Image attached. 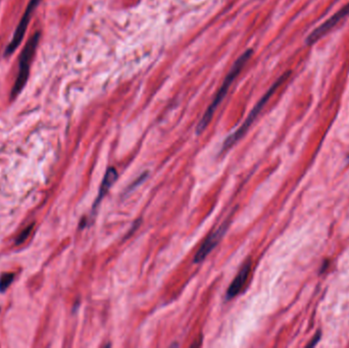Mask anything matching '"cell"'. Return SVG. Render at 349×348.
I'll list each match as a JSON object with an SVG mask.
<instances>
[{"label": "cell", "instance_id": "7", "mask_svg": "<svg viewBox=\"0 0 349 348\" xmlns=\"http://www.w3.org/2000/svg\"><path fill=\"white\" fill-rule=\"evenodd\" d=\"M250 271H251V262L248 261L242 266L240 272H239L238 275L235 277V279L233 280L232 284L229 286L228 290H227V294H226L227 300L232 299V298H234L236 295L240 293V291L242 290V288L244 287V285L248 279Z\"/></svg>", "mask_w": 349, "mask_h": 348}, {"label": "cell", "instance_id": "11", "mask_svg": "<svg viewBox=\"0 0 349 348\" xmlns=\"http://www.w3.org/2000/svg\"><path fill=\"white\" fill-rule=\"evenodd\" d=\"M321 336H322L321 331L316 332V335H315V337L313 338V340H312L310 343H308L306 346H307V347H314V346H316V345L318 343V341H320V339H321Z\"/></svg>", "mask_w": 349, "mask_h": 348}, {"label": "cell", "instance_id": "3", "mask_svg": "<svg viewBox=\"0 0 349 348\" xmlns=\"http://www.w3.org/2000/svg\"><path fill=\"white\" fill-rule=\"evenodd\" d=\"M39 38H40L39 33L34 34L31 38H30L23 49L21 56H19L18 73L15 81L14 87L12 89V98L17 97L22 92L24 87L26 86L30 74V66H31L33 57L35 55L36 49L39 43Z\"/></svg>", "mask_w": 349, "mask_h": 348}, {"label": "cell", "instance_id": "9", "mask_svg": "<svg viewBox=\"0 0 349 348\" xmlns=\"http://www.w3.org/2000/svg\"><path fill=\"white\" fill-rule=\"evenodd\" d=\"M15 280V274L4 273L0 277V292L3 293Z\"/></svg>", "mask_w": 349, "mask_h": 348}, {"label": "cell", "instance_id": "12", "mask_svg": "<svg viewBox=\"0 0 349 348\" xmlns=\"http://www.w3.org/2000/svg\"><path fill=\"white\" fill-rule=\"evenodd\" d=\"M347 161L349 162V153H348V155H347Z\"/></svg>", "mask_w": 349, "mask_h": 348}, {"label": "cell", "instance_id": "1", "mask_svg": "<svg viewBox=\"0 0 349 348\" xmlns=\"http://www.w3.org/2000/svg\"><path fill=\"white\" fill-rule=\"evenodd\" d=\"M253 51L252 49H248V50H246L240 57H239L237 61L235 62V64L233 65L231 71L229 72V74L226 76L225 78V81L223 82V85L221 86V88L218 89V91L215 97V99L213 100V102L211 103V105H209L206 109V112L204 113L203 116L200 121H199L198 125H197V128H196V133L197 134H200L202 133L205 128L208 126V124L211 123L212 118L214 116V114L215 112L216 111L217 106L221 104V102L223 101V99L225 98V96L227 95L228 91H229V88L231 87V85L233 84V82L235 81V79L237 78V76L240 74V72L242 71L243 66H245V64L249 61V58L251 57Z\"/></svg>", "mask_w": 349, "mask_h": 348}, {"label": "cell", "instance_id": "6", "mask_svg": "<svg viewBox=\"0 0 349 348\" xmlns=\"http://www.w3.org/2000/svg\"><path fill=\"white\" fill-rule=\"evenodd\" d=\"M228 225H229V221L223 224L216 231H215L206 238V240L202 243L200 247H199L197 253L194 256V263L202 262L204 258L214 250V248L218 244V242H220L222 240V238L224 237L228 229Z\"/></svg>", "mask_w": 349, "mask_h": 348}, {"label": "cell", "instance_id": "4", "mask_svg": "<svg viewBox=\"0 0 349 348\" xmlns=\"http://www.w3.org/2000/svg\"><path fill=\"white\" fill-rule=\"evenodd\" d=\"M40 1H41V0H31V1H30L29 5L26 8L25 14L21 19V22L18 23V25L16 29L12 41L9 42V44L7 45V47L5 49V55L13 54L16 49L19 45H21L23 39H24V36H25V33L27 31L28 25L30 23V19H31V17H32V14L34 13L35 8L40 3Z\"/></svg>", "mask_w": 349, "mask_h": 348}, {"label": "cell", "instance_id": "2", "mask_svg": "<svg viewBox=\"0 0 349 348\" xmlns=\"http://www.w3.org/2000/svg\"><path fill=\"white\" fill-rule=\"evenodd\" d=\"M291 72H287L285 74H283L280 78L278 79V80L273 84V86L268 89V90L266 91V93L261 98V100H259L257 102V104L253 107L252 111L250 112V114L248 115V116L246 117L245 122L241 125V127L238 129V130L233 133L232 135L229 136L226 141L224 142V145H223V148H222V152L223 151H226L227 149H229L230 147H232L238 140H240V139L244 136V134L247 132V130L249 129V127H250L252 125V123L255 121V118L257 117V116L259 115V113H261L263 111V108L265 107V105L267 103L268 99H270L273 94L278 90V88L280 87L287 79L289 78V76H290Z\"/></svg>", "mask_w": 349, "mask_h": 348}, {"label": "cell", "instance_id": "5", "mask_svg": "<svg viewBox=\"0 0 349 348\" xmlns=\"http://www.w3.org/2000/svg\"><path fill=\"white\" fill-rule=\"evenodd\" d=\"M347 16H349V2L346 5H344L340 11L333 15L330 18H328L326 22H324L322 25L316 28L314 31L307 36L305 40L306 44L313 45L316 43L320 39H322L325 35H327L339 22H341Z\"/></svg>", "mask_w": 349, "mask_h": 348}, {"label": "cell", "instance_id": "10", "mask_svg": "<svg viewBox=\"0 0 349 348\" xmlns=\"http://www.w3.org/2000/svg\"><path fill=\"white\" fill-rule=\"evenodd\" d=\"M33 228H34V224L29 225V226L25 229V230L17 236V238L16 239V242H15L16 245H21V244H23V243L28 239V237L30 236V234H31V232H32V230H33Z\"/></svg>", "mask_w": 349, "mask_h": 348}, {"label": "cell", "instance_id": "8", "mask_svg": "<svg viewBox=\"0 0 349 348\" xmlns=\"http://www.w3.org/2000/svg\"><path fill=\"white\" fill-rule=\"evenodd\" d=\"M117 179V172L115 167H109L108 170L106 171L104 177H103V180H102V183H101V186H100V189H99V192H98V196L96 198V201L93 205V208H96V206L100 203L101 199L104 197V195L107 193V191L111 189V187L113 186V184L116 181Z\"/></svg>", "mask_w": 349, "mask_h": 348}]
</instances>
